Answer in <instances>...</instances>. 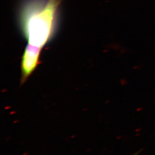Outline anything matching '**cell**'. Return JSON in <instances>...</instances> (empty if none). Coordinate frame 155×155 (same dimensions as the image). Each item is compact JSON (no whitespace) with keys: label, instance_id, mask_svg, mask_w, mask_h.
<instances>
[{"label":"cell","instance_id":"obj_1","mask_svg":"<svg viewBox=\"0 0 155 155\" xmlns=\"http://www.w3.org/2000/svg\"><path fill=\"white\" fill-rule=\"evenodd\" d=\"M61 0H27L20 13L21 28L28 44L43 47L55 33Z\"/></svg>","mask_w":155,"mask_h":155},{"label":"cell","instance_id":"obj_2","mask_svg":"<svg viewBox=\"0 0 155 155\" xmlns=\"http://www.w3.org/2000/svg\"><path fill=\"white\" fill-rule=\"evenodd\" d=\"M42 50L29 44L25 48L21 62V83H25L36 68Z\"/></svg>","mask_w":155,"mask_h":155}]
</instances>
